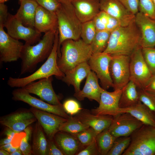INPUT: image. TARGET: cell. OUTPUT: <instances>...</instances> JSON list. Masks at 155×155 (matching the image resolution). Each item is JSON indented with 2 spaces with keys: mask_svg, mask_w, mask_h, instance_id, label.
I'll return each mask as SVG.
<instances>
[{
  "mask_svg": "<svg viewBox=\"0 0 155 155\" xmlns=\"http://www.w3.org/2000/svg\"><path fill=\"white\" fill-rule=\"evenodd\" d=\"M52 76L43 78L31 82L24 87L30 94L39 96L42 100L53 105L63 106L59 96L55 92L52 82Z\"/></svg>",
  "mask_w": 155,
  "mask_h": 155,
  "instance_id": "cell-15",
  "label": "cell"
},
{
  "mask_svg": "<svg viewBox=\"0 0 155 155\" xmlns=\"http://www.w3.org/2000/svg\"><path fill=\"white\" fill-rule=\"evenodd\" d=\"M89 127L75 117L70 116L66 121L61 125L59 130L72 134L78 133Z\"/></svg>",
  "mask_w": 155,
  "mask_h": 155,
  "instance_id": "cell-32",
  "label": "cell"
},
{
  "mask_svg": "<svg viewBox=\"0 0 155 155\" xmlns=\"http://www.w3.org/2000/svg\"><path fill=\"white\" fill-rule=\"evenodd\" d=\"M144 89L155 96V73L152 74L148 80Z\"/></svg>",
  "mask_w": 155,
  "mask_h": 155,
  "instance_id": "cell-48",
  "label": "cell"
},
{
  "mask_svg": "<svg viewBox=\"0 0 155 155\" xmlns=\"http://www.w3.org/2000/svg\"><path fill=\"white\" fill-rule=\"evenodd\" d=\"M4 132L5 134L6 135L7 137L12 139L17 133L19 132L16 131L12 129L6 127Z\"/></svg>",
  "mask_w": 155,
  "mask_h": 155,
  "instance_id": "cell-49",
  "label": "cell"
},
{
  "mask_svg": "<svg viewBox=\"0 0 155 155\" xmlns=\"http://www.w3.org/2000/svg\"><path fill=\"white\" fill-rule=\"evenodd\" d=\"M100 9L116 18L121 26L129 25L135 19L134 15L127 10L118 0H100Z\"/></svg>",
  "mask_w": 155,
  "mask_h": 155,
  "instance_id": "cell-19",
  "label": "cell"
},
{
  "mask_svg": "<svg viewBox=\"0 0 155 155\" xmlns=\"http://www.w3.org/2000/svg\"><path fill=\"white\" fill-rule=\"evenodd\" d=\"M139 99L155 114V96L148 92L144 89H137Z\"/></svg>",
  "mask_w": 155,
  "mask_h": 155,
  "instance_id": "cell-38",
  "label": "cell"
},
{
  "mask_svg": "<svg viewBox=\"0 0 155 155\" xmlns=\"http://www.w3.org/2000/svg\"><path fill=\"white\" fill-rule=\"evenodd\" d=\"M23 153L21 151L20 149L17 150L10 154V155H22Z\"/></svg>",
  "mask_w": 155,
  "mask_h": 155,
  "instance_id": "cell-53",
  "label": "cell"
},
{
  "mask_svg": "<svg viewBox=\"0 0 155 155\" xmlns=\"http://www.w3.org/2000/svg\"><path fill=\"white\" fill-rule=\"evenodd\" d=\"M130 137V144L123 155H155V127L144 124Z\"/></svg>",
  "mask_w": 155,
  "mask_h": 155,
  "instance_id": "cell-6",
  "label": "cell"
},
{
  "mask_svg": "<svg viewBox=\"0 0 155 155\" xmlns=\"http://www.w3.org/2000/svg\"><path fill=\"white\" fill-rule=\"evenodd\" d=\"M111 32L106 30L97 31L91 44L93 54L103 52L108 43Z\"/></svg>",
  "mask_w": 155,
  "mask_h": 155,
  "instance_id": "cell-31",
  "label": "cell"
},
{
  "mask_svg": "<svg viewBox=\"0 0 155 155\" xmlns=\"http://www.w3.org/2000/svg\"><path fill=\"white\" fill-rule=\"evenodd\" d=\"M109 70L114 90L122 89L130 81V56L111 55Z\"/></svg>",
  "mask_w": 155,
  "mask_h": 155,
  "instance_id": "cell-9",
  "label": "cell"
},
{
  "mask_svg": "<svg viewBox=\"0 0 155 155\" xmlns=\"http://www.w3.org/2000/svg\"><path fill=\"white\" fill-rule=\"evenodd\" d=\"M4 27L0 25V61L9 63L20 58L24 44L6 33Z\"/></svg>",
  "mask_w": 155,
  "mask_h": 155,
  "instance_id": "cell-12",
  "label": "cell"
},
{
  "mask_svg": "<svg viewBox=\"0 0 155 155\" xmlns=\"http://www.w3.org/2000/svg\"><path fill=\"white\" fill-rule=\"evenodd\" d=\"M63 107L67 113L71 115L77 114L82 109L77 101L71 99L65 101L63 104Z\"/></svg>",
  "mask_w": 155,
  "mask_h": 155,
  "instance_id": "cell-41",
  "label": "cell"
},
{
  "mask_svg": "<svg viewBox=\"0 0 155 155\" xmlns=\"http://www.w3.org/2000/svg\"><path fill=\"white\" fill-rule=\"evenodd\" d=\"M4 27L10 36L17 40H23L25 43L33 45L41 39V33L34 27L24 26L15 15L9 13Z\"/></svg>",
  "mask_w": 155,
  "mask_h": 155,
  "instance_id": "cell-8",
  "label": "cell"
},
{
  "mask_svg": "<svg viewBox=\"0 0 155 155\" xmlns=\"http://www.w3.org/2000/svg\"><path fill=\"white\" fill-rule=\"evenodd\" d=\"M12 139L6 137L5 138L1 140L0 142V146L11 143Z\"/></svg>",
  "mask_w": 155,
  "mask_h": 155,
  "instance_id": "cell-50",
  "label": "cell"
},
{
  "mask_svg": "<svg viewBox=\"0 0 155 155\" xmlns=\"http://www.w3.org/2000/svg\"><path fill=\"white\" fill-rule=\"evenodd\" d=\"M59 38L57 30L55 33L51 52L45 62L38 70L26 77L14 78L10 77L7 80V85L11 88H23L37 80L53 75L62 79L65 74L60 69L57 63Z\"/></svg>",
  "mask_w": 155,
  "mask_h": 155,
  "instance_id": "cell-4",
  "label": "cell"
},
{
  "mask_svg": "<svg viewBox=\"0 0 155 155\" xmlns=\"http://www.w3.org/2000/svg\"><path fill=\"white\" fill-rule=\"evenodd\" d=\"M24 88H18L12 92V99L16 101L26 103L32 107L59 116L66 119L69 116L64 111L63 106L53 105L46 102L30 95Z\"/></svg>",
  "mask_w": 155,
  "mask_h": 155,
  "instance_id": "cell-10",
  "label": "cell"
},
{
  "mask_svg": "<svg viewBox=\"0 0 155 155\" xmlns=\"http://www.w3.org/2000/svg\"><path fill=\"white\" fill-rule=\"evenodd\" d=\"M61 46V55L57 58V63L64 74L79 64L88 62L93 54L90 45L82 39L66 40Z\"/></svg>",
  "mask_w": 155,
  "mask_h": 155,
  "instance_id": "cell-3",
  "label": "cell"
},
{
  "mask_svg": "<svg viewBox=\"0 0 155 155\" xmlns=\"http://www.w3.org/2000/svg\"><path fill=\"white\" fill-rule=\"evenodd\" d=\"M20 2V6L15 16L24 26L34 27L36 11L38 4L36 1L31 0H22Z\"/></svg>",
  "mask_w": 155,
  "mask_h": 155,
  "instance_id": "cell-26",
  "label": "cell"
},
{
  "mask_svg": "<svg viewBox=\"0 0 155 155\" xmlns=\"http://www.w3.org/2000/svg\"><path fill=\"white\" fill-rule=\"evenodd\" d=\"M83 123L93 128L98 135L109 127L113 117L110 115H97L86 109L81 110L75 116Z\"/></svg>",
  "mask_w": 155,
  "mask_h": 155,
  "instance_id": "cell-20",
  "label": "cell"
},
{
  "mask_svg": "<svg viewBox=\"0 0 155 155\" xmlns=\"http://www.w3.org/2000/svg\"><path fill=\"white\" fill-rule=\"evenodd\" d=\"M122 89L109 92L101 88L99 105L92 110L91 112L97 115H110L114 117L121 114L119 102Z\"/></svg>",
  "mask_w": 155,
  "mask_h": 155,
  "instance_id": "cell-16",
  "label": "cell"
},
{
  "mask_svg": "<svg viewBox=\"0 0 155 155\" xmlns=\"http://www.w3.org/2000/svg\"><path fill=\"white\" fill-rule=\"evenodd\" d=\"M13 146L11 143L0 146V149L5 150L7 151L11 147Z\"/></svg>",
  "mask_w": 155,
  "mask_h": 155,
  "instance_id": "cell-51",
  "label": "cell"
},
{
  "mask_svg": "<svg viewBox=\"0 0 155 155\" xmlns=\"http://www.w3.org/2000/svg\"><path fill=\"white\" fill-rule=\"evenodd\" d=\"M117 138L111 133L108 128L97 135L95 139L100 155H107Z\"/></svg>",
  "mask_w": 155,
  "mask_h": 155,
  "instance_id": "cell-30",
  "label": "cell"
},
{
  "mask_svg": "<svg viewBox=\"0 0 155 155\" xmlns=\"http://www.w3.org/2000/svg\"><path fill=\"white\" fill-rule=\"evenodd\" d=\"M135 20L140 34L139 45L142 48L155 47V20L142 12L135 15Z\"/></svg>",
  "mask_w": 155,
  "mask_h": 155,
  "instance_id": "cell-17",
  "label": "cell"
},
{
  "mask_svg": "<svg viewBox=\"0 0 155 155\" xmlns=\"http://www.w3.org/2000/svg\"><path fill=\"white\" fill-rule=\"evenodd\" d=\"M48 155H64L57 146L53 139H48Z\"/></svg>",
  "mask_w": 155,
  "mask_h": 155,
  "instance_id": "cell-45",
  "label": "cell"
},
{
  "mask_svg": "<svg viewBox=\"0 0 155 155\" xmlns=\"http://www.w3.org/2000/svg\"><path fill=\"white\" fill-rule=\"evenodd\" d=\"M9 0H0V3H4Z\"/></svg>",
  "mask_w": 155,
  "mask_h": 155,
  "instance_id": "cell-55",
  "label": "cell"
},
{
  "mask_svg": "<svg viewBox=\"0 0 155 155\" xmlns=\"http://www.w3.org/2000/svg\"><path fill=\"white\" fill-rule=\"evenodd\" d=\"M124 7L133 14L135 15L139 10V0H118Z\"/></svg>",
  "mask_w": 155,
  "mask_h": 155,
  "instance_id": "cell-44",
  "label": "cell"
},
{
  "mask_svg": "<svg viewBox=\"0 0 155 155\" xmlns=\"http://www.w3.org/2000/svg\"><path fill=\"white\" fill-rule=\"evenodd\" d=\"M57 19L59 32L58 57L61 55V44L67 39L78 40L80 38L82 23L75 12L71 4H61L55 13Z\"/></svg>",
  "mask_w": 155,
  "mask_h": 155,
  "instance_id": "cell-5",
  "label": "cell"
},
{
  "mask_svg": "<svg viewBox=\"0 0 155 155\" xmlns=\"http://www.w3.org/2000/svg\"><path fill=\"white\" fill-rule=\"evenodd\" d=\"M98 79L96 73L91 71L86 77L83 89L75 92L74 96L79 100H83L86 98L90 100H94L99 103L102 87L99 84Z\"/></svg>",
  "mask_w": 155,
  "mask_h": 155,
  "instance_id": "cell-23",
  "label": "cell"
},
{
  "mask_svg": "<svg viewBox=\"0 0 155 155\" xmlns=\"http://www.w3.org/2000/svg\"><path fill=\"white\" fill-rule=\"evenodd\" d=\"M20 1V2L21 1H22V0H19Z\"/></svg>",
  "mask_w": 155,
  "mask_h": 155,
  "instance_id": "cell-57",
  "label": "cell"
},
{
  "mask_svg": "<svg viewBox=\"0 0 155 155\" xmlns=\"http://www.w3.org/2000/svg\"><path fill=\"white\" fill-rule=\"evenodd\" d=\"M140 102L137 88L133 82L130 81L122 89L119 106L122 108H128L135 105Z\"/></svg>",
  "mask_w": 155,
  "mask_h": 155,
  "instance_id": "cell-29",
  "label": "cell"
},
{
  "mask_svg": "<svg viewBox=\"0 0 155 155\" xmlns=\"http://www.w3.org/2000/svg\"><path fill=\"white\" fill-rule=\"evenodd\" d=\"M142 52L144 60L150 71L152 74H155V48H142Z\"/></svg>",
  "mask_w": 155,
  "mask_h": 155,
  "instance_id": "cell-37",
  "label": "cell"
},
{
  "mask_svg": "<svg viewBox=\"0 0 155 155\" xmlns=\"http://www.w3.org/2000/svg\"><path fill=\"white\" fill-rule=\"evenodd\" d=\"M140 12L155 20V10L152 0H139Z\"/></svg>",
  "mask_w": 155,
  "mask_h": 155,
  "instance_id": "cell-39",
  "label": "cell"
},
{
  "mask_svg": "<svg viewBox=\"0 0 155 155\" xmlns=\"http://www.w3.org/2000/svg\"><path fill=\"white\" fill-rule=\"evenodd\" d=\"M112 57L110 54L102 52L92 54L88 61L91 70L100 80L102 88L106 90L113 86L109 70Z\"/></svg>",
  "mask_w": 155,
  "mask_h": 155,
  "instance_id": "cell-11",
  "label": "cell"
},
{
  "mask_svg": "<svg viewBox=\"0 0 155 155\" xmlns=\"http://www.w3.org/2000/svg\"><path fill=\"white\" fill-rule=\"evenodd\" d=\"M71 135L76 137L83 146L91 143L97 135L94 130L90 127L78 133Z\"/></svg>",
  "mask_w": 155,
  "mask_h": 155,
  "instance_id": "cell-35",
  "label": "cell"
},
{
  "mask_svg": "<svg viewBox=\"0 0 155 155\" xmlns=\"http://www.w3.org/2000/svg\"><path fill=\"white\" fill-rule=\"evenodd\" d=\"M121 113H129L143 124L155 127V114L146 105L140 102L135 105L128 108H120Z\"/></svg>",
  "mask_w": 155,
  "mask_h": 155,
  "instance_id": "cell-27",
  "label": "cell"
},
{
  "mask_svg": "<svg viewBox=\"0 0 155 155\" xmlns=\"http://www.w3.org/2000/svg\"><path fill=\"white\" fill-rule=\"evenodd\" d=\"M131 139L130 136L117 137L107 155H121L129 147Z\"/></svg>",
  "mask_w": 155,
  "mask_h": 155,
  "instance_id": "cell-34",
  "label": "cell"
},
{
  "mask_svg": "<svg viewBox=\"0 0 155 155\" xmlns=\"http://www.w3.org/2000/svg\"><path fill=\"white\" fill-rule=\"evenodd\" d=\"M37 120L30 109L20 108L1 117L0 123L13 130L20 132Z\"/></svg>",
  "mask_w": 155,
  "mask_h": 155,
  "instance_id": "cell-13",
  "label": "cell"
},
{
  "mask_svg": "<svg viewBox=\"0 0 155 155\" xmlns=\"http://www.w3.org/2000/svg\"><path fill=\"white\" fill-rule=\"evenodd\" d=\"M31 0L35 1H36V0Z\"/></svg>",
  "mask_w": 155,
  "mask_h": 155,
  "instance_id": "cell-58",
  "label": "cell"
},
{
  "mask_svg": "<svg viewBox=\"0 0 155 155\" xmlns=\"http://www.w3.org/2000/svg\"><path fill=\"white\" fill-rule=\"evenodd\" d=\"M56 31H50L44 33L35 45L24 44L20 58V75L33 72L39 63L47 59L53 49Z\"/></svg>",
  "mask_w": 155,
  "mask_h": 155,
  "instance_id": "cell-2",
  "label": "cell"
},
{
  "mask_svg": "<svg viewBox=\"0 0 155 155\" xmlns=\"http://www.w3.org/2000/svg\"><path fill=\"white\" fill-rule=\"evenodd\" d=\"M30 110L36 117L48 139H53L59 130L61 125L67 119L45 111L32 107Z\"/></svg>",
  "mask_w": 155,
  "mask_h": 155,
  "instance_id": "cell-18",
  "label": "cell"
},
{
  "mask_svg": "<svg viewBox=\"0 0 155 155\" xmlns=\"http://www.w3.org/2000/svg\"><path fill=\"white\" fill-rule=\"evenodd\" d=\"M121 26V24L118 20L116 18L109 15L108 21L106 26V30L111 32Z\"/></svg>",
  "mask_w": 155,
  "mask_h": 155,
  "instance_id": "cell-46",
  "label": "cell"
},
{
  "mask_svg": "<svg viewBox=\"0 0 155 155\" xmlns=\"http://www.w3.org/2000/svg\"><path fill=\"white\" fill-rule=\"evenodd\" d=\"M73 0H58L62 4L68 5L71 4Z\"/></svg>",
  "mask_w": 155,
  "mask_h": 155,
  "instance_id": "cell-52",
  "label": "cell"
},
{
  "mask_svg": "<svg viewBox=\"0 0 155 155\" xmlns=\"http://www.w3.org/2000/svg\"><path fill=\"white\" fill-rule=\"evenodd\" d=\"M34 27L40 33L56 31L58 30V22L56 13L39 5L36 11Z\"/></svg>",
  "mask_w": 155,
  "mask_h": 155,
  "instance_id": "cell-22",
  "label": "cell"
},
{
  "mask_svg": "<svg viewBox=\"0 0 155 155\" xmlns=\"http://www.w3.org/2000/svg\"><path fill=\"white\" fill-rule=\"evenodd\" d=\"M109 15L104 11H101L92 20L96 31L106 30Z\"/></svg>",
  "mask_w": 155,
  "mask_h": 155,
  "instance_id": "cell-40",
  "label": "cell"
},
{
  "mask_svg": "<svg viewBox=\"0 0 155 155\" xmlns=\"http://www.w3.org/2000/svg\"><path fill=\"white\" fill-rule=\"evenodd\" d=\"M36 1L39 5L55 13L61 5L58 0H36Z\"/></svg>",
  "mask_w": 155,
  "mask_h": 155,
  "instance_id": "cell-42",
  "label": "cell"
},
{
  "mask_svg": "<svg viewBox=\"0 0 155 155\" xmlns=\"http://www.w3.org/2000/svg\"><path fill=\"white\" fill-rule=\"evenodd\" d=\"M113 118L108 129L111 133L116 137L130 136L144 125L128 113H121Z\"/></svg>",
  "mask_w": 155,
  "mask_h": 155,
  "instance_id": "cell-14",
  "label": "cell"
},
{
  "mask_svg": "<svg viewBox=\"0 0 155 155\" xmlns=\"http://www.w3.org/2000/svg\"><path fill=\"white\" fill-rule=\"evenodd\" d=\"M8 13L7 6L4 3H0V25L4 27Z\"/></svg>",
  "mask_w": 155,
  "mask_h": 155,
  "instance_id": "cell-47",
  "label": "cell"
},
{
  "mask_svg": "<svg viewBox=\"0 0 155 155\" xmlns=\"http://www.w3.org/2000/svg\"><path fill=\"white\" fill-rule=\"evenodd\" d=\"M0 155H10V154L5 150L0 149Z\"/></svg>",
  "mask_w": 155,
  "mask_h": 155,
  "instance_id": "cell-54",
  "label": "cell"
},
{
  "mask_svg": "<svg viewBox=\"0 0 155 155\" xmlns=\"http://www.w3.org/2000/svg\"><path fill=\"white\" fill-rule=\"evenodd\" d=\"M130 80L138 89H144L152 74L144 58L142 48L138 46L130 56Z\"/></svg>",
  "mask_w": 155,
  "mask_h": 155,
  "instance_id": "cell-7",
  "label": "cell"
},
{
  "mask_svg": "<svg viewBox=\"0 0 155 155\" xmlns=\"http://www.w3.org/2000/svg\"><path fill=\"white\" fill-rule=\"evenodd\" d=\"M100 0H73L71 4L82 23L92 20L100 12Z\"/></svg>",
  "mask_w": 155,
  "mask_h": 155,
  "instance_id": "cell-21",
  "label": "cell"
},
{
  "mask_svg": "<svg viewBox=\"0 0 155 155\" xmlns=\"http://www.w3.org/2000/svg\"><path fill=\"white\" fill-rule=\"evenodd\" d=\"M152 1L153 3L155 10V0H152Z\"/></svg>",
  "mask_w": 155,
  "mask_h": 155,
  "instance_id": "cell-56",
  "label": "cell"
},
{
  "mask_svg": "<svg viewBox=\"0 0 155 155\" xmlns=\"http://www.w3.org/2000/svg\"><path fill=\"white\" fill-rule=\"evenodd\" d=\"M140 36L134 19L128 25L121 26L111 32L107 46L103 52L111 55L130 56L139 45Z\"/></svg>",
  "mask_w": 155,
  "mask_h": 155,
  "instance_id": "cell-1",
  "label": "cell"
},
{
  "mask_svg": "<svg viewBox=\"0 0 155 155\" xmlns=\"http://www.w3.org/2000/svg\"><path fill=\"white\" fill-rule=\"evenodd\" d=\"M95 138L94 139L91 143L86 146V147L80 150L76 155H100L98 149Z\"/></svg>",
  "mask_w": 155,
  "mask_h": 155,
  "instance_id": "cell-43",
  "label": "cell"
},
{
  "mask_svg": "<svg viewBox=\"0 0 155 155\" xmlns=\"http://www.w3.org/2000/svg\"><path fill=\"white\" fill-rule=\"evenodd\" d=\"M43 129L38 121L33 128L32 150L34 155H48V142Z\"/></svg>",
  "mask_w": 155,
  "mask_h": 155,
  "instance_id": "cell-28",
  "label": "cell"
},
{
  "mask_svg": "<svg viewBox=\"0 0 155 155\" xmlns=\"http://www.w3.org/2000/svg\"><path fill=\"white\" fill-rule=\"evenodd\" d=\"M91 71L88 62H84L65 73L61 80L68 85H73L75 92H77L80 90L81 82L86 78Z\"/></svg>",
  "mask_w": 155,
  "mask_h": 155,
  "instance_id": "cell-25",
  "label": "cell"
},
{
  "mask_svg": "<svg viewBox=\"0 0 155 155\" xmlns=\"http://www.w3.org/2000/svg\"><path fill=\"white\" fill-rule=\"evenodd\" d=\"M96 31L92 20L82 23L80 37L85 43L90 44L95 36Z\"/></svg>",
  "mask_w": 155,
  "mask_h": 155,
  "instance_id": "cell-33",
  "label": "cell"
},
{
  "mask_svg": "<svg viewBox=\"0 0 155 155\" xmlns=\"http://www.w3.org/2000/svg\"><path fill=\"white\" fill-rule=\"evenodd\" d=\"M24 131L26 134L21 140L20 146V149L23 155H31L32 154V147L30 142L32 133L33 128L29 125Z\"/></svg>",
  "mask_w": 155,
  "mask_h": 155,
  "instance_id": "cell-36",
  "label": "cell"
},
{
  "mask_svg": "<svg viewBox=\"0 0 155 155\" xmlns=\"http://www.w3.org/2000/svg\"><path fill=\"white\" fill-rule=\"evenodd\" d=\"M53 140L64 155H76L83 146L74 136L63 131L58 132Z\"/></svg>",
  "mask_w": 155,
  "mask_h": 155,
  "instance_id": "cell-24",
  "label": "cell"
}]
</instances>
